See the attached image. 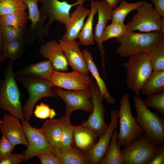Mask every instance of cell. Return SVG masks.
I'll return each mask as SVG.
<instances>
[{
	"instance_id": "15",
	"label": "cell",
	"mask_w": 164,
	"mask_h": 164,
	"mask_svg": "<svg viewBox=\"0 0 164 164\" xmlns=\"http://www.w3.org/2000/svg\"><path fill=\"white\" fill-rule=\"evenodd\" d=\"M118 110L111 111L110 113V123L103 135L99 138L93 148L85 154V156L91 164H100L108 150L112 135L114 131L118 127L119 117Z\"/></svg>"
},
{
	"instance_id": "43",
	"label": "cell",
	"mask_w": 164,
	"mask_h": 164,
	"mask_svg": "<svg viewBox=\"0 0 164 164\" xmlns=\"http://www.w3.org/2000/svg\"><path fill=\"white\" fill-rule=\"evenodd\" d=\"M156 11L161 17H164V0H150Z\"/></svg>"
},
{
	"instance_id": "41",
	"label": "cell",
	"mask_w": 164,
	"mask_h": 164,
	"mask_svg": "<svg viewBox=\"0 0 164 164\" xmlns=\"http://www.w3.org/2000/svg\"><path fill=\"white\" fill-rule=\"evenodd\" d=\"M24 154L15 153L11 154L7 158L0 161V164H19L23 162Z\"/></svg>"
},
{
	"instance_id": "36",
	"label": "cell",
	"mask_w": 164,
	"mask_h": 164,
	"mask_svg": "<svg viewBox=\"0 0 164 164\" xmlns=\"http://www.w3.org/2000/svg\"><path fill=\"white\" fill-rule=\"evenodd\" d=\"M144 105L148 108H153L164 117V91L148 95L142 100Z\"/></svg>"
},
{
	"instance_id": "34",
	"label": "cell",
	"mask_w": 164,
	"mask_h": 164,
	"mask_svg": "<svg viewBox=\"0 0 164 164\" xmlns=\"http://www.w3.org/2000/svg\"><path fill=\"white\" fill-rule=\"evenodd\" d=\"M1 29L4 43L22 39L26 40L25 36L28 29L26 27L10 26H1Z\"/></svg>"
},
{
	"instance_id": "6",
	"label": "cell",
	"mask_w": 164,
	"mask_h": 164,
	"mask_svg": "<svg viewBox=\"0 0 164 164\" xmlns=\"http://www.w3.org/2000/svg\"><path fill=\"white\" fill-rule=\"evenodd\" d=\"M15 78L26 89L29 97L22 106L25 119L29 121L33 113V109L36 103L44 97L58 98L52 91L50 80L22 75L15 74Z\"/></svg>"
},
{
	"instance_id": "3",
	"label": "cell",
	"mask_w": 164,
	"mask_h": 164,
	"mask_svg": "<svg viewBox=\"0 0 164 164\" xmlns=\"http://www.w3.org/2000/svg\"><path fill=\"white\" fill-rule=\"evenodd\" d=\"M137 115L134 117L142 127L144 135L156 147L164 145V119L146 107L139 96L133 97Z\"/></svg>"
},
{
	"instance_id": "33",
	"label": "cell",
	"mask_w": 164,
	"mask_h": 164,
	"mask_svg": "<svg viewBox=\"0 0 164 164\" xmlns=\"http://www.w3.org/2000/svg\"><path fill=\"white\" fill-rule=\"evenodd\" d=\"M143 1L129 3L123 0L119 6L112 9L111 23L124 22L126 17L131 11L137 10L142 4Z\"/></svg>"
},
{
	"instance_id": "22",
	"label": "cell",
	"mask_w": 164,
	"mask_h": 164,
	"mask_svg": "<svg viewBox=\"0 0 164 164\" xmlns=\"http://www.w3.org/2000/svg\"><path fill=\"white\" fill-rule=\"evenodd\" d=\"M82 52L86 62L89 71L91 72L95 80L104 99L106 100L108 104H114L116 102L115 100L111 95L107 88L106 84L100 76L91 53L86 49H83Z\"/></svg>"
},
{
	"instance_id": "35",
	"label": "cell",
	"mask_w": 164,
	"mask_h": 164,
	"mask_svg": "<svg viewBox=\"0 0 164 164\" xmlns=\"http://www.w3.org/2000/svg\"><path fill=\"white\" fill-rule=\"evenodd\" d=\"M127 31L124 22L111 23L106 26L102 36L101 42L103 43L111 38H120Z\"/></svg>"
},
{
	"instance_id": "2",
	"label": "cell",
	"mask_w": 164,
	"mask_h": 164,
	"mask_svg": "<svg viewBox=\"0 0 164 164\" xmlns=\"http://www.w3.org/2000/svg\"><path fill=\"white\" fill-rule=\"evenodd\" d=\"M162 36L164 33L160 31L139 33L128 31L122 36L116 38V41L120 44L116 53L122 58L140 53H148Z\"/></svg>"
},
{
	"instance_id": "4",
	"label": "cell",
	"mask_w": 164,
	"mask_h": 164,
	"mask_svg": "<svg viewBox=\"0 0 164 164\" xmlns=\"http://www.w3.org/2000/svg\"><path fill=\"white\" fill-rule=\"evenodd\" d=\"M124 64L126 70V84L135 95L139 96L153 69L148 53L132 55Z\"/></svg>"
},
{
	"instance_id": "9",
	"label": "cell",
	"mask_w": 164,
	"mask_h": 164,
	"mask_svg": "<svg viewBox=\"0 0 164 164\" xmlns=\"http://www.w3.org/2000/svg\"><path fill=\"white\" fill-rule=\"evenodd\" d=\"M28 142L26 149L23 152L25 162L35 156L51 151L56 156L57 152L50 145L40 128L31 126L25 119L21 121Z\"/></svg>"
},
{
	"instance_id": "26",
	"label": "cell",
	"mask_w": 164,
	"mask_h": 164,
	"mask_svg": "<svg viewBox=\"0 0 164 164\" xmlns=\"http://www.w3.org/2000/svg\"><path fill=\"white\" fill-rule=\"evenodd\" d=\"M26 39L4 43L0 59L1 63L7 58L13 61L19 58L26 49Z\"/></svg>"
},
{
	"instance_id": "30",
	"label": "cell",
	"mask_w": 164,
	"mask_h": 164,
	"mask_svg": "<svg viewBox=\"0 0 164 164\" xmlns=\"http://www.w3.org/2000/svg\"><path fill=\"white\" fill-rule=\"evenodd\" d=\"M57 157L62 164H91L84 154L73 146L60 151Z\"/></svg>"
},
{
	"instance_id": "20",
	"label": "cell",
	"mask_w": 164,
	"mask_h": 164,
	"mask_svg": "<svg viewBox=\"0 0 164 164\" xmlns=\"http://www.w3.org/2000/svg\"><path fill=\"white\" fill-rule=\"evenodd\" d=\"M59 43L72 68L88 76V69L78 42L76 40L63 42L60 39Z\"/></svg>"
},
{
	"instance_id": "19",
	"label": "cell",
	"mask_w": 164,
	"mask_h": 164,
	"mask_svg": "<svg viewBox=\"0 0 164 164\" xmlns=\"http://www.w3.org/2000/svg\"><path fill=\"white\" fill-rule=\"evenodd\" d=\"M76 6V9L70 14L68 23L65 25L67 31L60 39L63 42L75 40L78 38L85 19L90 13L91 10L85 8L83 3Z\"/></svg>"
},
{
	"instance_id": "13",
	"label": "cell",
	"mask_w": 164,
	"mask_h": 164,
	"mask_svg": "<svg viewBox=\"0 0 164 164\" xmlns=\"http://www.w3.org/2000/svg\"><path fill=\"white\" fill-rule=\"evenodd\" d=\"M23 1L28 9L29 18L31 23L28 29L29 36L26 39L27 44L32 43L36 39L43 43L44 36L48 35L49 32L46 28L47 18L41 14L38 8V0H23Z\"/></svg>"
},
{
	"instance_id": "38",
	"label": "cell",
	"mask_w": 164,
	"mask_h": 164,
	"mask_svg": "<svg viewBox=\"0 0 164 164\" xmlns=\"http://www.w3.org/2000/svg\"><path fill=\"white\" fill-rule=\"evenodd\" d=\"M33 113L35 117L41 119H45L48 118L52 119L56 115L54 109L50 108L48 105L43 102L36 106Z\"/></svg>"
},
{
	"instance_id": "32",
	"label": "cell",
	"mask_w": 164,
	"mask_h": 164,
	"mask_svg": "<svg viewBox=\"0 0 164 164\" xmlns=\"http://www.w3.org/2000/svg\"><path fill=\"white\" fill-rule=\"evenodd\" d=\"M29 19L28 14L25 11L16 12L0 16V26L26 28Z\"/></svg>"
},
{
	"instance_id": "8",
	"label": "cell",
	"mask_w": 164,
	"mask_h": 164,
	"mask_svg": "<svg viewBox=\"0 0 164 164\" xmlns=\"http://www.w3.org/2000/svg\"><path fill=\"white\" fill-rule=\"evenodd\" d=\"M89 87L91 91V100L93 105V110L88 116L87 119L82 121L81 125L95 132L99 138L104 133L109 126L104 121L105 109L103 103L104 98L92 77Z\"/></svg>"
},
{
	"instance_id": "18",
	"label": "cell",
	"mask_w": 164,
	"mask_h": 164,
	"mask_svg": "<svg viewBox=\"0 0 164 164\" xmlns=\"http://www.w3.org/2000/svg\"><path fill=\"white\" fill-rule=\"evenodd\" d=\"M40 54L51 63L54 70L64 72L68 70L67 60L59 43L52 39L41 45Z\"/></svg>"
},
{
	"instance_id": "28",
	"label": "cell",
	"mask_w": 164,
	"mask_h": 164,
	"mask_svg": "<svg viewBox=\"0 0 164 164\" xmlns=\"http://www.w3.org/2000/svg\"><path fill=\"white\" fill-rule=\"evenodd\" d=\"M163 91H164V70L153 71L141 92L143 95L148 96Z\"/></svg>"
},
{
	"instance_id": "42",
	"label": "cell",
	"mask_w": 164,
	"mask_h": 164,
	"mask_svg": "<svg viewBox=\"0 0 164 164\" xmlns=\"http://www.w3.org/2000/svg\"><path fill=\"white\" fill-rule=\"evenodd\" d=\"M164 164V145L157 147L149 164Z\"/></svg>"
},
{
	"instance_id": "10",
	"label": "cell",
	"mask_w": 164,
	"mask_h": 164,
	"mask_svg": "<svg viewBox=\"0 0 164 164\" xmlns=\"http://www.w3.org/2000/svg\"><path fill=\"white\" fill-rule=\"evenodd\" d=\"M51 90L66 104L65 114L71 115L73 112L77 110L88 113L92 111L93 106L91 100V93L89 87L84 90L70 91L53 86Z\"/></svg>"
},
{
	"instance_id": "16",
	"label": "cell",
	"mask_w": 164,
	"mask_h": 164,
	"mask_svg": "<svg viewBox=\"0 0 164 164\" xmlns=\"http://www.w3.org/2000/svg\"><path fill=\"white\" fill-rule=\"evenodd\" d=\"M96 2L97 6L98 17L93 37L94 41L97 44L100 52L103 70V75L105 76L106 75L104 61L105 53L101 39L108 21L111 20L113 9L110 8L106 0H97Z\"/></svg>"
},
{
	"instance_id": "11",
	"label": "cell",
	"mask_w": 164,
	"mask_h": 164,
	"mask_svg": "<svg viewBox=\"0 0 164 164\" xmlns=\"http://www.w3.org/2000/svg\"><path fill=\"white\" fill-rule=\"evenodd\" d=\"M143 135L137 140L121 149L125 164H149L157 148Z\"/></svg>"
},
{
	"instance_id": "46",
	"label": "cell",
	"mask_w": 164,
	"mask_h": 164,
	"mask_svg": "<svg viewBox=\"0 0 164 164\" xmlns=\"http://www.w3.org/2000/svg\"><path fill=\"white\" fill-rule=\"evenodd\" d=\"M1 54H2V53H0V64H1V63H0V59H1Z\"/></svg>"
},
{
	"instance_id": "37",
	"label": "cell",
	"mask_w": 164,
	"mask_h": 164,
	"mask_svg": "<svg viewBox=\"0 0 164 164\" xmlns=\"http://www.w3.org/2000/svg\"><path fill=\"white\" fill-rule=\"evenodd\" d=\"M27 9L23 0H4L0 2V16L25 11Z\"/></svg>"
},
{
	"instance_id": "47",
	"label": "cell",
	"mask_w": 164,
	"mask_h": 164,
	"mask_svg": "<svg viewBox=\"0 0 164 164\" xmlns=\"http://www.w3.org/2000/svg\"><path fill=\"white\" fill-rule=\"evenodd\" d=\"M3 0H0V2L2 1Z\"/></svg>"
},
{
	"instance_id": "1",
	"label": "cell",
	"mask_w": 164,
	"mask_h": 164,
	"mask_svg": "<svg viewBox=\"0 0 164 164\" xmlns=\"http://www.w3.org/2000/svg\"><path fill=\"white\" fill-rule=\"evenodd\" d=\"M13 62L11 60L9 61L4 71V78L0 80V108L22 121L25 119L24 114Z\"/></svg>"
},
{
	"instance_id": "31",
	"label": "cell",
	"mask_w": 164,
	"mask_h": 164,
	"mask_svg": "<svg viewBox=\"0 0 164 164\" xmlns=\"http://www.w3.org/2000/svg\"><path fill=\"white\" fill-rule=\"evenodd\" d=\"M148 54L152 66L153 71L164 70V36L160 38Z\"/></svg>"
},
{
	"instance_id": "23",
	"label": "cell",
	"mask_w": 164,
	"mask_h": 164,
	"mask_svg": "<svg viewBox=\"0 0 164 164\" xmlns=\"http://www.w3.org/2000/svg\"><path fill=\"white\" fill-rule=\"evenodd\" d=\"M50 145L56 151L57 156L61 138V128L60 119L46 120L40 128Z\"/></svg>"
},
{
	"instance_id": "24",
	"label": "cell",
	"mask_w": 164,
	"mask_h": 164,
	"mask_svg": "<svg viewBox=\"0 0 164 164\" xmlns=\"http://www.w3.org/2000/svg\"><path fill=\"white\" fill-rule=\"evenodd\" d=\"M54 70L51 62L47 60L30 64L15 74L31 76L50 80Z\"/></svg>"
},
{
	"instance_id": "39",
	"label": "cell",
	"mask_w": 164,
	"mask_h": 164,
	"mask_svg": "<svg viewBox=\"0 0 164 164\" xmlns=\"http://www.w3.org/2000/svg\"><path fill=\"white\" fill-rule=\"evenodd\" d=\"M14 146L2 135L0 139V161L6 159L12 153Z\"/></svg>"
},
{
	"instance_id": "17",
	"label": "cell",
	"mask_w": 164,
	"mask_h": 164,
	"mask_svg": "<svg viewBox=\"0 0 164 164\" xmlns=\"http://www.w3.org/2000/svg\"><path fill=\"white\" fill-rule=\"evenodd\" d=\"M0 131L2 135L14 146L18 145H27L22 125L18 118L10 114H5L0 120Z\"/></svg>"
},
{
	"instance_id": "7",
	"label": "cell",
	"mask_w": 164,
	"mask_h": 164,
	"mask_svg": "<svg viewBox=\"0 0 164 164\" xmlns=\"http://www.w3.org/2000/svg\"><path fill=\"white\" fill-rule=\"evenodd\" d=\"M137 10L132 20L125 25L127 31H160L164 33V17H161L156 11L152 3L144 1Z\"/></svg>"
},
{
	"instance_id": "29",
	"label": "cell",
	"mask_w": 164,
	"mask_h": 164,
	"mask_svg": "<svg viewBox=\"0 0 164 164\" xmlns=\"http://www.w3.org/2000/svg\"><path fill=\"white\" fill-rule=\"evenodd\" d=\"M70 116L65 114L60 119L61 128V138L59 152L64 151L73 146V134L74 125L71 124Z\"/></svg>"
},
{
	"instance_id": "14",
	"label": "cell",
	"mask_w": 164,
	"mask_h": 164,
	"mask_svg": "<svg viewBox=\"0 0 164 164\" xmlns=\"http://www.w3.org/2000/svg\"><path fill=\"white\" fill-rule=\"evenodd\" d=\"M91 80V77L76 70L66 73L54 70L50 81L53 86L78 91L89 87Z\"/></svg>"
},
{
	"instance_id": "40",
	"label": "cell",
	"mask_w": 164,
	"mask_h": 164,
	"mask_svg": "<svg viewBox=\"0 0 164 164\" xmlns=\"http://www.w3.org/2000/svg\"><path fill=\"white\" fill-rule=\"evenodd\" d=\"M37 157L41 164H62L60 159L51 151H47Z\"/></svg>"
},
{
	"instance_id": "5",
	"label": "cell",
	"mask_w": 164,
	"mask_h": 164,
	"mask_svg": "<svg viewBox=\"0 0 164 164\" xmlns=\"http://www.w3.org/2000/svg\"><path fill=\"white\" fill-rule=\"evenodd\" d=\"M120 104V108L118 110L120 129L117 143L124 149L144 135V133L132 115L128 92L122 97Z\"/></svg>"
},
{
	"instance_id": "25",
	"label": "cell",
	"mask_w": 164,
	"mask_h": 164,
	"mask_svg": "<svg viewBox=\"0 0 164 164\" xmlns=\"http://www.w3.org/2000/svg\"><path fill=\"white\" fill-rule=\"evenodd\" d=\"M91 9L87 19L79 34L78 37L80 45H92L95 44L94 39L93 24L94 15L97 12V6L96 1H91Z\"/></svg>"
},
{
	"instance_id": "12",
	"label": "cell",
	"mask_w": 164,
	"mask_h": 164,
	"mask_svg": "<svg viewBox=\"0 0 164 164\" xmlns=\"http://www.w3.org/2000/svg\"><path fill=\"white\" fill-rule=\"evenodd\" d=\"M90 0H77L73 4H70L66 1L58 0H38L42 4L40 10L41 14L46 17L47 22L46 24V30L49 32L50 26L55 21L66 25L70 18V12L71 8L80 3H83Z\"/></svg>"
},
{
	"instance_id": "44",
	"label": "cell",
	"mask_w": 164,
	"mask_h": 164,
	"mask_svg": "<svg viewBox=\"0 0 164 164\" xmlns=\"http://www.w3.org/2000/svg\"><path fill=\"white\" fill-rule=\"evenodd\" d=\"M110 8L113 9L117 7L120 0H106Z\"/></svg>"
},
{
	"instance_id": "27",
	"label": "cell",
	"mask_w": 164,
	"mask_h": 164,
	"mask_svg": "<svg viewBox=\"0 0 164 164\" xmlns=\"http://www.w3.org/2000/svg\"><path fill=\"white\" fill-rule=\"evenodd\" d=\"M118 132L115 129L112 135L107 152L100 164H124L121 147L117 143Z\"/></svg>"
},
{
	"instance_id": "21",
	"label": "cell",
	"mask_w": 164,
	"mask_h": 164,
	"mask_svg": "<svg viewBox=\"0 0 164 164\" xmlns=\"http://www.w3.org/2000/svg\"><path fill=\"white\" fill-rule=\"evenodd\" d=\"M99 138L97 134L82 125H74L73 134V146L85 154L94 146Z\"/></svg>"
},
{
	"instance_id": "45",
	"label": "cell",
	"mask_w": 164,
	"mask_h": 164,
	"mask_svg": "<svg viewBox=\"0 0 164 164\" xmlns=\"http://www.w3.org/2000/svg\"><path fill=\"white\" fill-rule=\"evenodd\" d=\"M4 44L1 26H0V53H2V50Z\"/></svg>"
}]
</instances>
